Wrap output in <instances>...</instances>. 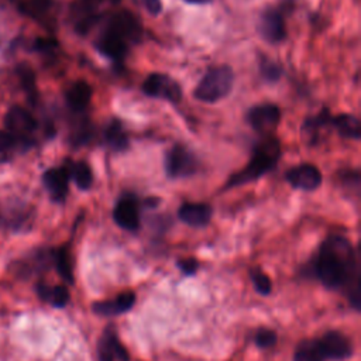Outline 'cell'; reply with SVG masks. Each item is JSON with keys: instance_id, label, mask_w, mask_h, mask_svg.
<instances>
[{"instance_id": "32", "label": "cell", "mask_w": 361, "mask_h": 361, "mask_svg": "<svg viewBox=\"0 0 361 361\" xmlns=\"http://www.w3.org/2000/svg\"><path fill=\"white\" fill-rule=\"evenodd\" d=\"M178 267L180 268V271H183L184 274L187 276H194L197 273V269L199 267L198 261L194 260V258H188V260H180L178 262Z\"/></svg>"}, {"instance_id": "21", "label": "cell", "mask_w": 361, "mask_h": 361, "mask_svg": "<svg viewBox=\"0 0 361 361\" xmlns=\"http://www.w3.org/2000/svg\"><path fill=\"white\" fill-rule=\"evenodd\" d=\"M66 169H68L69 178H72L75 180L76 187L80 191H87V190H90V187L94 185V174L86 162H83V161L73 162Z\"/></svg>"}, {"instance_id": "27", "label": "cell", "mask_w": 361, "mask_h": 361, "mask_svg": "<svg viewBox=\"0 0 361 361\" xmlns=\"http://www.w3.org/2000/svg\"><path fill=\"white\" fill-rule=\"evenodd\" d=\"M17 73L22 79V83H23V87L26 89V92L29 95V98L36 102L37 99V86H36V76H34V72L30 66L27 65H20L17 68Z\"/></svg>"}, {"instance_id": "22", "label": "cell", "mask_w": 361, "mask_h": 361, "mask_svg": "<svg viewBox=\"0 0 361 361\" xmlns=\"http://www.w3.org/2000/svg\"><path fill=\"white\" fill-rule=\"evenodd\" d=\"M37 292L43 301L50 302L55 308H64L69 301V292L64 285L50 287L47 284H40Z\"/></svg>"}, {"instance_id": "4", "label": "cell", "mask_w": 361, "mask_h": 361, "mask_svg": "<svg viewBox=\"0 0 361 361\" xmlns=\"http://www.w3.org/2000/svg\"><path fill=\"white\" fill-rule=\"evenodd\" d=\"M165 174L169 179L190 178L199 169V160L185 146L175 144L167 154L164 161Z\"/></svg>"}, {"instance_id": "13", "label": "cell", "mask_w": 361, "mask_h": 361, "mask_svg": "<svg viewBox=\"0 0 361 361\" xmlns=\"http://www.w3.org/2000/svg\"><path fill=\"white\" fill-rule=\"evenodd\" d=\"M99 361H129L130 355L120 343L115 326H109L98 343Z\"/></svg>"}, {"instance_id": "14", "label": "cell", "mask_w": 361, "mask_h": 361, "mask_svg": "<svg viewBox=\"0 0 361 361\" xmlns=\"http://www.w3.org/2000/svg\"><path fill=\"white\" fill-rule=\"evenodd\" d=\"M43 183L54 202H64L68 195L69 174L66 168H51L44 172Z\"/></svg>"}, {"instance_id": "9", "label": "cell", "mask_w": 361, "mask_h": 361, "mask_svg": "<svg viewBox=\"0 0 361 361\" xmlns=\"http://www.w3.org/2000/svg\"><path fill=\"white\" fill-rule=\"evenodd\" d=\"M113 219L118 226L127 232H136L140 229V205L134 195H123L115 209Z\"/></svg>"}, {"instance_id": "17", "label": "cell", "mask_w": 361, "mask_h": 361, "mask_svg": "<svg viewBox=\"0 0 361 361\" xmlns=\"http://www.w3.org/2000/svg\"><path fill=\"white\" fill-rule=\"evenodd\" d=\"M92 86L87 82L76 80L68 87L65 99L71 111H73L75 113H82L89 106L90 99H92Z\"/></svg>"}, {"instance_id": "35", "label": "cell", "mask_w": 361, "mask_h": 361, "mask_svg": "<svg viewBox=\"0 0 361 361\" xmlns=\"http://www.w3.org/2000/svg\"><path fill=\"white\" fill-rule=\"evenodd\" d=\"M184 2L191 5H208L212 2V0H184Z\"/></svg>"}, {"instance_id": "5", "label": "cell", "mask_w": 361, "mask_h": 361, "mask_svg": "<svg viewBox=\"0 0 361 361\" xmlns=\"http://www.w3.org/2000/svg\"><path fill=\"white\" fill-rule=\"evenodd\" d=\"M141 90L148 98L162 99L174 105L183 101V89H180V85L174 78L165 73L154 72L148 75L141 85Z\"/></svg>"}, {"instance_id": "16", "label": "cell", "mask_w": 361, "mask_h": 361, "mask_svg": "<svg viewBox=\"0 0 361 361\" xmlns=\"http://www.w3.org/2000/svg\"><path fill=\"white\" fill-rule=\"evenodd\" d=\"M5 123L8 130H10L9 133H12L15 137H26L31 134L37 127L34 118L26 109L17 106L9 111Z\"/></svg>"}, {"instance_id": "34", "label": "cell", "mask_w": 361, "mask_h": 361, "mask_svg": "<svg viewBox=\"0 0 361 361\" xmlns=\"http://www.w3.org/2000/svg\"><path fill=\"white\" fill-rule=\"evenodd\" d=\"M55 47H57V43L54 40H50V38H38L37 43H36V50L43 51V52L52 51Z\"/></svg>"}, {"instance_id": "29", "label": "cell", "mask_w": 361, "mask_h": 361, "mask_svg": "<svg viewBox=\"0 0 361 361\" xmlns=\"http://www.w3.org/2000/svg\"><path fill=\"white\" fill-rule=\"evenodd\" d=\"M52 5V0H29L26 5V13L38 17L45 15Z\"/></svg>"}, {"instance_id": "18", "label": "cell", "mask_w": 361, "mask_h": 361, "mask_svg": "<svg viewBox=\"0 0 361 361\" xmlns=\"http://www.w3.org/2000/svg\"><path fill=\"white\" fill-rule=\"evenodd\" d=\"M134 302H136V295L133 292H123L115 299L94 304V312L102 316H116L130 311Z\"/></svg>"}, {"instance_id": "30", "label": "cell", "mask_w": 361, "mask_h": 361, "mask_svg": "<svg viewBox=\"0 0 361 361\" xmlns=\"http://www.w3.org/2000/svg\"><path fill=\"white\" fill-rule=\"evenodd\" d=\"M255 344L260 348H269L273 347L277 343V334L274 330H269V329H260L254 337Z\"/></svg>"}, {"instance_id": "31", "label": "cell", "mask_w": 361, "mask_h": 361, "mask_svg": "<svg viewBox=\"0 0 361 361\" xmlns=\"http://www.w3.org/2000/svg\"><path fill=\"white\" fill-rule=\"evenodd\" d=\"M133 2L151 16H158L162 12V0H133Z\"/></svg>"}, {"instance_id": "26", "label": "cell", "mask_w": 361, "mask_h": 361, "mask_svg": "<svg viewBox=\"0 0 361 361\" xmlns=\"http://www.w3.org/2000/svg\"><path fill=\"white\" fill-rule=\"evenodd\" d=\"M260 75L265 82H269V83L278 82L283 76V66L276 61L262 59L260 62Z\"/></svg>"}, {"instance_id": "8", "label": "cell", "mask_w": 361, "mask_h": 361, "mask_svg": "<svg viewBox=\"0 0 361 361\" xmlns=\"http://www.w3.org/2000/svg\"><path fill=\"white\" fill-rule=\"evenodd\" d=\"M106 26L116 31L129 45L139 44L143 40V26L129 10H120L111 16Z\"/></svg>"}, {"instance_id": "36", "label": "cell", "mask_w": 361, "mask_h": 361, "mask_svg": "<svg viewBox=\"0 0 361 361\" xmlns=\"http://www.w3.org/2000/svg\"><path fill=\"white\" fill-rule=\"evenodd\" d=\"M111 2L112 3H118V2H120V0H111Z\"/></svg>"}, {"instance_id": "10", "label": "cell", "mask_w": 361, "mask_h": 361, "mask_svg": "<svg viewBox=\"0 0 361 361\" xmlns=\"http://www.w3.org/2000/svg\"><path fill=\"white\" fill-rule=\"evenodd\" d=\"M97 50L113 62H123L129 54V44L111 27L105 26L97 38Z\"/></svg>"}, {"instance_id": "11", "label": "cell", "mask_w": 361, "mask_h": 361, "mask_svg": "<svg viewBox=\"0 0 361 361\" xmlns=\"http://www.w3.org/2000/svg\"><path fill=\"white\" fill-rule=\"evenodd\" d=\"M285 178L292 188L301 191H315L322 184V172L312 164H301L288 169Z\"/></svg>"}, {"instance_id": "24", "label": "cell", "mask_w": 361, "mask_h": 361, "mask_svg": "<svg viewBox=\"0 0 361 361\" xmlns=\"http://www.w3.org/2000/svg\"><path fill=\"white\" fill-rule=\"evenodd\" d=\"M318 340H304L294 354V361H325Z\"/></svg>"}, {"instance_id": "2", "label": "cell", "mask_w": 361, "mask_h": 361, "mask_svg": "<svg viewBox=\"0 0 361 361\" xmlns=\"http://www.w3.org/2000/svg\"><path fill=\"white\" fill-rule=\"evenodd\" d=\"M280 158H281L280 141L274 136L264 137V140L255 146L248 164L229 179V183L226 184L225 188L230 190V188H236V187H241L244 184L253 183V180H257L258 178L264 176L267 172L273 171L277 162L280 161Z\"/></svg>"}, {"instance_id": "15", "label": "cell", "mask_w": 361, "mask_h": 361, "mask_svg": "<svg viewBox=\"0 0 361 361\" xmlns=\"http://www.w3.org/2000/svg\"><path fill=\"white\" fill-rule=\"evenodd\" d=\"M213 215V209L208 204H184L178 209L180 222L191 227H205Z\"/></svg>"}, {"instance_id": "7", "label": "cell", "mask_w": 361, "mask_h": 361, "mask_svg": "<svg viewBox=\"0 0 361 361\" xmlns=\"http://www.w3.org/2000/svg\"><path fill=\"white\" fill-rule=\"evenodd\" d=\"M258 31L269 44L283 43L287 38V26L283 13L276 8L264 9L260 16Z\"/></svg>"}, {"instance_id": "25", "label": "cell", "mask_w": 361, "mask_h": 361, "mask_svg": "<svg viewBox=\"0 0 361 361\" xmlns=\"http://www.w3.org/2000/svg\"><path fill=\"white\" fill-rule=\"evenodd\" d=\"M55 258V265L59 276L69 284L73 283V271H72V258L69 254V250L66 247L59 248L54 254Z\"/></svg>"}, {"instance_id": "23", "label": "cell", "mask_w": 361, "mask_h": 361, "mask_svg": "<svg viewBox=\"0 0 361 361\" xmlns=\"http://www.w3.org/2000/svg\"><path fill=\"white\" fill-rule=\"evenodd\" d=\"M332 120L329 111H322L320 115L315 116V118H309L304 122L302 126V134L305 137L306 141L309 143H316L318 140V133L320 132V129H323L325 126H327V123Z\"/></svg>"}, {"instance_id": "1", "label": "cell", "mask_w": 361, "mask_h": 361, "mask_svg": "<svg viewBox=\"0 0 361 361\" xmlns=\"http://www.w3.org/2000/svg\"><path fill=\"white\" fill-rule=\"evenodd\" d=\"M316 278L329 290H343L353 308L360 309L361 277L358 257L343 236H330L320 246L313 262Z\"/></svg>"}, {"instance_id": "33", "label": "cell", "mask_w": 361, "mask_h": 361, "mask_svg": "<svg viewBox=\"0 0 361 361\" xmlns=\"http://www.w3.org/2000/svg\"><path fill=\"white\" fill-rule=\"evenodd\" d=\"M16 137L9 133V132H0V151H5L9 150L10 147L15 146Z\"/></svg>"}, {"instance_id": "28", "label": "cell", "mask_w": 361, "mask_h": 361, "mask_svg": "<svg viewBox=\"0 0 361 361\" xmlns=\"http://www.w3.org/2000/svg\"><path fill=\"white\" fill-rule=\"evenodd\" d=\"M251 280H253V284H254L258 294L268 295L271 292V288H273V285H271V280L268 278V276L265 273H262L261 269H254L253 271Z\"/></svg>"}, {"instance_id": "3", "label": "cell", "mask_w": 361, "mask_h": 361, "mask_svg": "<svg viewBox=\"0 0 361 361\" xmlns=\"http://www.w3.org/2000/svg\"><path fill=\"white\" fill-rule=\"evenodd\" d=\"M234 86V72L229 65L212 68L199 80L194 90L195 99L205 104H216L230 95Z\"/></svg>"}, {"instance_id": "20", "label": "cell", "mask_w": 361, "mask_h": 361, "mask_svg": "<svg viewBox=\"0 0 361 361\" xmlns=\"http://www.w3.org/2000/svg\"><path fill=\"white\" fill-rule=\"evenodd\" d=\"M332 125L337 130V133L350 140L358 141L361 139V123L360 120L353 115H339L336 118H332Z\"/></svg>"}, {"instance_id": "12", "label": "cell", "mask_w": 361, "mask_h": 361, "mask_svg": "<svg viewBox=\"0 0 361 361\" xmlns=\"http://www.w3.org/2000/svg\"><path fill=\"white\" fill-rule=\"evenodd\" d=\"M320 350L326 360L343 361L353 354L351 341L340 332L330 330L318 339Z\"/></svg>"}, {"instance_id": "6", "label": "cell", "mask_w": 361, "mask_h": 361, "mask_svg": "<svg viewBox=\"0 0 361 361\" xmlns=\"http://www.w3.org/2000/svg\"><path fill=\"white\" fill-rule=\"evenodd\" d=\"M281 122V111L274 104L255 105L247 112V123L262 137H271Z\"/></svg>"}, {"instance_id": "19", "label": "cell", "mask_w": 361, "mask_h": 361, "mask_svg": "<svg viewBox=\"0 0 361 361\" xmlns=\"http://www.w3.org/2000/svg\"><path fill=\"white\" fill-rule=\"evenodd\" d=\"M105 140L108 146L116 153L126 151L130 144L127 133L123 129V125L118 119H112L111 123L108 125L105 130Z\"/></svg>"}]
</instances>
